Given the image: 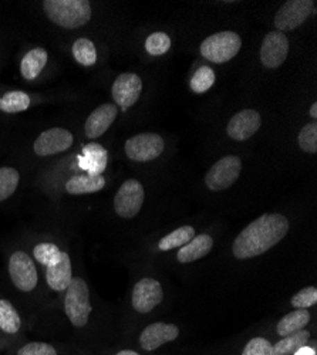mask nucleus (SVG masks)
<instances>
[{
    "mask_svg": "<svg viewBox=\"0 0 317 355\" xmlns=\"http://www.w3.org/2000/svg\"><path fill=\"white\" fill-rule=\"evenodd\" d=\"M289 232V220L280 214H266L252 220L232 245L234 256L239 260L261 256L275 248Z\"/></svg>",
    "mask_w": 317,
    "mask_h": 355,
    "instance_id": "f257e3e1",
    "label": "nucleus"
},
{
    "mask_svg": "<svg viewBox=\"0 0 317 355\" xmlns=\"http://www.w3.org/2000/svg\"><path fill=\"white\" fill-rule=\"evenodd\" d=\"M43 10L54 24L65 28L81 27L92 19V5L87 0H46Z\"/></svg>",
    "mask_w": 317,
    "mask_h": 355,
    "instance_id": "f03ea898",
    "label": "nucleus"
},
{
    "mask_svg": "<svg viewBox=\"0 0 317 355\" xmlns=\"http://www.w3.org/2000/svg\"><path fill=\"white\" fill-rule=\"evenodd\" d=\"M65 311L74 327L81 329L89 322V317L93 311L90 303V290L87 283L81 277H73L66 290Z\"/></svg>",
    "mask_w": 317,
    "mask_h": 355,
    "instance_id": "7ed1b4c3",
    "label": "nucleus"
},
{
    "mask_svg": "<svg viewBox=\"0 0 317 355\" xmlns=\"http://www.w3.org/2000/svg\"><path fill=\"white\" fill-rule=\"evenodd\" d=\"M242 47V40L235 32H219L200 43V54L208 62L226 63L234 58Z\"/></svg>",
    "mask_w": 317,
    "mask_h": 355,
    "instance_id": "20e7f679",
    "label": "nucleus"
},
{
    "mask_svg": "<svg viewBox=\"0 0 317 355\" xmlns=\"http://www.w3.org/2000/svg\"><path fill=\"white\" fill-rule=\"evenodd\" d=\"M242 171V162L235 155H228L219 159L216 164L212 165V168L208 171L205 176L207 187L214 191H225L229 187H232L241 176Z\"/></svg>",
    "mask_w": 317,
    "mask_h": 355,
    "instance_id": "39448f33",
    "label": "nucleus"
},
{
    "mask_svg": "<svg viewBox=\"0 0 317 355\" xmlns=\"http://www.w3.org/2000/svg\"><path fill=\"white\" fill-rule=\"evenodd\" d=\"M165 148V142L158 134L142 132L126 142L127 157L137 162H150L157 159Z\"/></svg>",
    "mask_w": 317,
    "mask_h": 355,
    "instance_id": "423d86ee",
    "label": "nucleus"
},
{
    "mask_svg": "<svg viewBox=\"0 0 317 355\" xmlns=\"http://www.w3.org/2000/svg\"><path fill=\"white\" fill-rule=\"evenodd\" d=\"M144 198H146L144 187L137 180L126 181L114 198L115 214L123 219L137 216L142 208Z\"/></svg>",
    "mask_w": 317,
    "mask_h": 355,
    "instance_id": "0eeeda50",
    "label": "nucleus"
},
{
    "mask_svg": "<svg viewBox=\"0 0 317 355\" xmlns=\"http://www.w3.org/2000/svg\"><path fill=\"white\" fill-rule=\"evenodd\" d=\"M313 0H289L277 10L275 16V26L277 32L295 31L296 27L302 26L314 10Z\"/></svg>",
    "mask_w": 317,
    "mask_h": 355,
    "instance_id": "6e6552de",
    "label": "nucleus"
},
{
    "mask_svg": "<svg viewBox=\"0 0 317 355\" xmlns=\"http://www.w3.org/2000/svg\"><path fill=\"white\" fill-rule=\"evenodd\" d=\"M9 275L20 291H32L37 284V270L33 259L26 252H15L9 260Z\"/></svg>",
    "mask_w": 317,
    "mask_h": 355,
    "instance_id": "1a4fd4ad",
    "label": "nucleus"
},
{
    "mask_svg": "<svg viewBox=\"0 0 317 355\" xmlns=\"http://www.w3.org/2000/svg\"><path fill=\"white\" fill-rule=\"evenodd\" d=\"M164 299V290L161 283L151 277L141 279L132 288V307L138 313L153 311Z\"/></svg>",
    "mask_w": 317,
    "mask_h": 355,
    "instance_id": "9d476101",
    "label": "nucleus"
},
{
    "mask_svg": "<svg viewBox=\"0 0 317 355\" xmlns=\"http://www.w3.org/2000/svg\"><path fill=\"white\" fill-rule=\"evenodd\" d=\"M142 92V80L138 74L135 73H124L115 78L112 88H111V94L112 98L119 107L123 110H128L132 107Z\"/></svg>",
    "mask_w": 317,
    "mask_h": 355,
    "instance_id": "9b49d317",
    "label": "nucleus"
},
{
    "mask_svg": "<svg viewBox=\"0 0 317 355\" xmlns=\"http://www.w3.org/2000/svg\"><path fill=\"white\" fill-rule=\"evenodd\" d=\"M73 134L65 128H50L39 135L35 142V153L39 157H50L67 151L73 145Z\"/></svg>",
    "mask_w": 317,
    "mask_h": 355,
    "instance_id": "f8f14e48",
    "label": "nucleus"
},
{
    "mask_svg": "<svg viewBox=\"0 0 317 355\" xmlns=\"http://www.w3.org/2000/svg\"><path fill=\"white\" fill-rule=\"evenodd\" d=\"M289 54V40L280 32H269L261 49V62L266 69H277Z\"/></svg>",
    "mask_w": 317,
    "mask_h": 355,
    "instance_id": "ddd939ff",
    "label": "nucleus"
},
{
    "mask_svg": "<svg viewBox=\"0 0 317 355\" xmlns=\"http://www.w3.org/2000/svg\"><path fill=\"white\" fill-rule=\"evenodd\" d=\"M262 125L261 114L255 110H242L229 120L228 135L234 141H246L252 138Z\"/></svg>",
    "mask_w": 317,
    "mask_h": 355,
    "instance_id": "4468645a",
    "label": "nucleus"
},
{
    "mask_svg": "<svg viewBox=\"0 0 317 355\" xmlns=\"http://www.w3.org/2000/svg\"><path fill=\"white\" fill-rule=\"evenodd\" d=\"M180 329L175 324L169 322H154L146 327L139 336V347L144 351H154L161 345L177 340Z\"/></svg>",
    "mask_w": 317,
    "mask_h": 355,
    "instance_id": "2eb2a0df",
    "label": "nucleus"
},
{
    "mask_svg": "<svg viewBox=\"0 0 317 355\" xmlns=\"http://www.w3.org/2000/svg\"><path fill=\"white\" fill-rule=\"evenodd\" d=\"M115 118H117V107H115V104L107 103L97 107L89 115L87 121H85V135L90 139L100 138L111 127V124L115 121Z\"/></svg>",
    "mask_w": 317,
    "mask_h": 355,
    "instance_id": "dca6fc26",
    "label": "nucleus"
},
{
    "mask_svg": "<svg viewBox=\"0 0 317 355\" xmlns=\"http://www.w3.org/2000/svg\"><path fill=\"white\" fill-rule=\"evenodd\" d=\"M73 280L71 260L69 253L62 252L60 260L46 269V282L54 291H66Z\"/></svg>",
    "mask_w": 317,
    "mask_h": 355,
    "instance_id": "f3484780",
    "label": "nucleus"
},
{
    "mask_svg": "<svg viewBox=\"0 0 317 355\" xmlns=\"http://www.w3.org/2000/svg\"><path fill=\"white\" fill-rule=\"evenodd\" d=\"M108 153L97 142L87 144L83 148V155L78 157V165L89 175H103L107 168Z\"/></svg>",
    "mask_w": 317,
    "mask_h": 355,
    "instance_id": "a211bd4d",
    "label": "nucleus"
},
{
    "mask_svg": "<svg viewBox=\"0 0 317 355\" xmlns=\"http://www.w3.org/2000/svg\"><path fill=\"white\" fill-rule=\"evenodd\" d=\"M214 248V239L211 238L209 234L207 233H200V234H195V238L184 245L178 253H177V259L180 263H192L195 260H199L205 257Z\"/></svg>",
    "mask_w": 317,
    "mask_h": 355,
    "instance_id": "6ab92c4d",
    "label": "nucleus"
},
{
    "mask_svg": "<svg viewBox=\"0 0 317 355\" xmlns=\"http://www.w3.org/2000/svg\"><path fill=\"white\" fill-rule=\"evenodd\" d=\"M105 187L103 175H74L66 184V191L70 195L94 193Z\"/></svg>",
    "mask_w": 317,
    "mask_h": 355,
    "instance_id": "aec40b11",
    "label": "nucleus"
},
{
    "mask_svg": "<svg viewBox=\"0 0 317 355\" xmlns=\"http://www.w3.org/2000/svg\"><path fill=\"white\" fill-rule=\"evenodd\" d=\"M47 58H49V55L44 49L37 47V49L27 51L23 57L22 64H20L22 76L28 81L37 78L39 74L42 73V70L44 69V66L47 64Z\"/></svg>",
    "mask_w": 317,
    "mask_h": 355,
    "instance_id": "412c9836",
    "label": "nucleus"
},
{
    "mask_svg": "<svg viewBox=\"0 0 317 355\" xmlns=\"http://www.w3.org/2000/svg\"><path fill=\"white\" fill-rule=\"evenodd\" d=\"M310 340V333L307 330H300L284 336L280 341L272 345V355H295L300 348L306 347Z\"/></svg>",
    "mask_w": 317,
    "mask_h": 355,
    "instance_id": "4be33fe9",
    "label": "nucleus"
},
{
    "mask_svg": "<svg viewBox=\"0 0 317 355\" xmlns=\"http://www.w3.org/2000/svg\"><path fill=\"white\" fill-rule=\"evenodd\" d=\"M310 322L309 310H295L289 314H286L276 325V331L280 337L289 336L292 333L305 330L306 325Z\"/></svg>",
    "mask_w": 317,
    "mask_h": 355,
    "instance_id": "5701e85b",
    "label": "nucleus"
},
{
    "mask_svg": "<svg viewBox=\"0 0 317 355\" xmlns=\"http://www.w3.org/2000/svg\"><path fill=\"white\" fill-rule=\"evenodd\" d=\"M194 238H195V229L192 226L185 225L175 230H172L166 236H164V238L158 243V248L162 252H168L172 249L182 248L184 245L189 243Z\"/></svg>",
    "mask_w": 317,
    "mask_h": 355,
    "instance_id": "b1692460",
    "label": "nucleus"
},
{
    "mask_svg": "<svg viewBox=\"0 0 317 355\" xmlns=\"http://www.w3.org/2000/svg\"><path fill=\"white\" fill-rule=\"evenodd\" d=\"M22 327L17 310L8 300H0V330L8 334H16Z\"/></svg>",
    "mask_w": 317,
    "mask_h": 355,
    "instance_id": "393cba45",
    "label": "nucleus"
},
{
    "mask_svg": "<svg viewBox=\"0 0 317 355\" xmlns=\"http://www.w3.org/2000/svg\"><path fill=\"white\" fill-rule=\"evenodd\" d=\"M73 55L76 58V62L81 66H93L97 62V50L94 43L90 39L81 37L74 42L73 44Z\"/></svg>",
    "mask_w": 317,
    "mask_h": 355,
    "instance_id": "a878e982",
    "label": "nucleus"
},
{
    "mask_svg": "<svg viewBox=\"0 0 317 355\" xmlns=\"http://www.w3.org/2000/svg\"><path fill=\"white\" fill-rule=\"evenodd\" d=\"M31 107V97L23 92H10L0 97V111L16 114Z\"/></svg>",
    "mask_w": 317,
    "mask_h": 355,
    "instance_id": "bb28decb",
    "label": "nucleus"
},
{
    "mask_svg": "<svg viewBox=\"0 0 317 355\" xmlns=\"http://www.w3.org/2000/svg\"><path fill=\"white\" fill-rule=\"evenodd\" d=\"M215 71L211 67H199L191 78V90L195 94H204L215 84Z\"/></svg>",
    "mask_w": 317,
    "mask_h": 355,
    "instance_id": "cd10ccee",
    "label": "nucleus"
},
{
    "mask_svg": "<svg viewBox=\"0 0 317 355\" xmlns=\"http://www.w3.org/2000/svg\"><path fill=\"white\" fill-rule=\"evenodd\" d=\"M20 175L15 168H0V202L10 198L19 185Z\"/></svg>",
    "mask_w": 317,
    "mask_h": 355,
    "instance_id": "c85d7f7f",
    "label": "nucleus"
},
{
    "mask_svg": "<svg viewBox=\"0 0 317 355\" xmlns=\"http://www.w3.org/2000/svg\"><path fill=\"white\" fill-rule=\"evenodd\" d=\"M33 254L40 264L49 268V266L60 260L62 250L53 243H40L33 249Z\"/></svg>",
    "mask_w": 317,
    "mask_h": 355,
    "instance_id": "c756f323",
    "label": "nucleus"
},
{
    "mask_svg": "<svg viewBox=\"0 0 317 355\" xmlns=\"http://www.w3.org/2000/svg\"><path fill=\"white\" fill-rule=\"evenodd\" d=\"M298 142H299V146L302 148L303 153H307V154L317 153V124H316V121L309 123L307 125H305L300 130Z\"/></svg>",
    "mask_w": 317,
    "mask_h": 355,
    "instance_id": "7c9ffc66",
    "label": "nucleus"
},
{
    "mask_svg": "<svg viewBox=\"0 0 317 355\" xmlns=\"http://www.w3.org/2000/svg\"><path fill=\"white\" fill-rule=\"evenodd\" d=\"M171 39L164 32H155L146 40V50L151 55H162L171 49Z\"/></svg>",
    "mask_w": 317,
    "mask_h": 355,
    "instance_id": "2f4dec72",
    "label": "nucleus"
},
{
    "mask_svg": "<svg viewBox=\"0 0 317 355\" xmlns=\"http://www.w3.org/2000/svg\"><path fill=\"white\" fill-rule=\"evenodd\" d=\"M316 303H317V288L313 286L302 288L293 295L291 300V304L295 310H307L313 307Z\"/></svg>",
    "mask_w": 317,
    "mask_h": 355,
    "instance_id": "473e14b6",
    "label": "nucleus"
},
{
    "mask_svg": "<svg viewBox=\"0 0 317 355\" xmlns=\"http://www.w3.org/2000/svg\"><path fill=\"white\" fill-rule=\"evenodd\" d=\"M272 345L264 337H255L245 345L242 355H272Z\"/></svg>",
    "mask_w": 317,
    "mask_h": 355,
    "instance_id": "72a5a7b5",
    "label": "nucleus"
},
{
    "mask_svg": "<svg viewBox=\"0 0 317 355\" xmlns=\"http://www.w3.org/2000/svg\"><path fill=\"white\" fill-rule=\"evenodd\" d=\"M17 355H57V351L47 343H28L17 351Z\"/></svg>",
    "mask_w": 317,
    "mask_h": 355,
    "instance_id": "f704fd0d",
    "label": "nucleus"
},
{
    "mask_svg": "<svg viewBox=\"0 0 317 355\" xmlns=\"http://www.w3.org/2000/svg\"><path fill=\"white\" fill-rule=\"evenodd\" d=\"M309 114H310V116L313 118V121H316V118H317V103H313V104H311Z\"/></svg>",
    "mask_w": 317,
    "mask_h": 355,
    "instance_id": "c9c22d12",
    "label": "nucleus"
},
{
    "mask_svg": "<svg viewBox=\"0 0 317 355\" xmlns=\"http://www.w3.org/2000/svg\"><path fill=\"white\" fill-rule=\"evenodd\" d=\"M115 355H139V354L135 352V351H131V349H124V351H120L119 354H115Z\"/></svg>",
    "mask_w": 317,
    "mask_h": 355,
    "instance_id": "e433bc0d",
    "label": "nucleus"
}]
</instances>
